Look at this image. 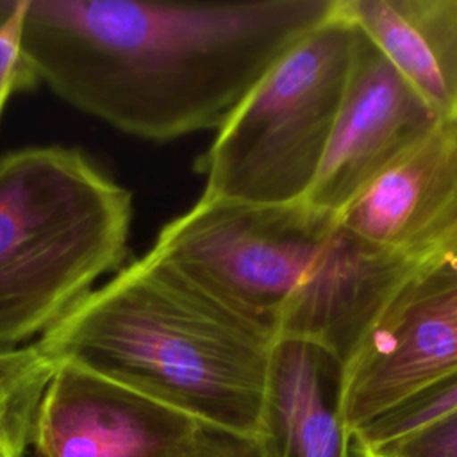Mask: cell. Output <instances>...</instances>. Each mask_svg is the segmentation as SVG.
I'll return each mask as SVG.
<instances>
[{
    "mask_svg": "<svg viewBox=\"0 0 457 457\" xmlns=\"http://www.w3.org/2000/svg\"><path fill=\"white\" fill-rule=\"evenodd\" d=\"M337 0H27L23 61L59 98L152 141L220 129Z\"/></svg>",
    "mask_w": 457,
    "mask_h": 457,
    "instance_id": "cell-1",
    "label": "cell"
},
{
    "mask_svg": "<svg viewBox=\"0 0 457 457\" xmlns=\"http://www.w3.org/2000/svg\"><path fill=\"white\" fill-rule=\"evenodd\" d=\"M150 252L278 343L314 345L339 368L418 268L305 200L202 195L161 228Z\"/></svg>",
    "mask_w": 457,
    "mask_h": 457,
    "instance_id": "cell-2",
    "label": "cell"
},
{
    "mask_svg": "<svg viewBox=\"0 0 457 457\" xmlns=\"http://www.w3.org/2000/svg\"><path fill=\"white\" fill-rule=\"evenodd\" d=\"M221 430L261 436L278 341L146 252L91 289L36 341Z\"/></svg>",
    "mask_w": 457,
    "mask_h": 457,
    "instance_id": "cell-3",
    "label": "cell"
},
{
    "mask_svg": "<svg viewBox=\"0 0 457 457\" xmlns=\"http://www.w3.org/2000/svg\"><path fill=\"white\" fill-rule=\"evenodd\" d=\"M132 196L80 150L0 159V350L45 334L127 257Z\"/></svg>",
    "mask_w": 457,
    "mask_h": 457,
    "instance_id": "cell-4",
    "label": "cell"
},
{
    "mask_svg": "<svg viewBox=\"0 0 457 457\" xmlns=\"http://www.w3.org/2000/svg\"><path fill=\"white\" fill-rule=\"evenodd\" d=\"M355 39L357 27L336 7L275 62L198 155L202 195L246 204L305 198L345 98Z\"/></svg>",
    "mask_w": 457,
    "mask_h": 457,
    "instance_id": "cell-5",
    "label": "cell"
},
{
    "mask_svg": "<svg viewBox=\"0 0 457 457\" xmlns=\"http://www.w3.org/2000/svg\"><path fill=\"white\" fill-rule=\"evenodd\" d=\"M200 423L73 362H59L39 403L36 457H187Z\"/></svg>",
    "mask_w": 457,
    "mask_h": 457,
    "instance_id": "cell-6",
    "label": "cell"
},
{
    "mask_svg": "<svg viewBox=\"0 0 457 457\" xmlns=\"http://www.w3.org/2000/svg\"><path fill=\"white\" fill-rule=\"evenodd\" d=\"M439 120L357 29L345 98L318 175L303 200L337 214Z\"/></svg>",
    "mask_w": 457,
    "mask_h": 457,
    "instance_id": "cell-7",
    "label": "cell"
},
{
    "mask_svg": "<svg viewBox=\"0 0 457 457\" xmlns=\"http://www.w3.org/2000/svg\"><path fill=\"white\" fill-rule=\"evenodd\" d=\"M337 220L361 241L414 264L436 255L457 236V120L441 118Z\"/></svg>",
    "mask_w": 457,
    "mask_h": 457,
    "instance_id": "cell-8",
    "label": "cell"
},
{
    "mask_svg": "<svg viewBox=\"0 0 457 457\" xmlns=\"http://www.w3.org/2000/svg\"><path fill=\"white\" fill-rule=\"evenodd\" d=\"M453 375L457 307L386 314L339 368V414L353 434Z\"/></svg>",
    "mask_w": 457,
    "mask_h": 457,
    "instance_id": "cell-9",
    "label": "cell"
},
{
    "mask_svg": "<svg viewBox=\"0 0 457 457\" xmlns=\"http://www.w3.org/2000/svg\"><path fill=\"white\" fill-rule=\"evenodd\" d=\"M337 9L439 118L457 120V0H339Z\"/></svg>",
    "mask_w": 457,
    "mask_h": 457,
    "instance_id": "cell-10",
    "label": "cell"
},
{
    "mask_svg": "<svg viewBox=\"0 0 457 457\" xmlns=\"http://www.w3.org/2000/svg\"><path fill=\"white\" fill-rule=\"evenodd\" d=\"M339 366L303 341L275 348L262 434L277 457H359L337 407Z\"/></svg>",
    "mask_w": 457,
    "mask_h": 457,
    "instance_id": "cell-11",
    "label": "cell"
},
{
    "mask_svg": "<svg viewBox=\"0 0 457 457\" xmlns=\"http://www.w3.org/2000/svg\"><path fill=\"white\" fill-rule=\"evenodd\" d=\"M55 370L57 362L37 343L0 350V457H25Z\"/></svg>",
    "mask_w": 457,
    "mask_h": 457,
    "instance_id": "cell-12",
    "label": "cell"
},
{
    "mask_svg": "<svg viewBox=\"0 0 457 457\" xmlns=\"http://www.w3.org/2000/svg\"><path fill=\"white\" fill-rule=\"evenodd\" d=\"M453 412H457V375L357 428L352 434L353 443L357 452H373Z\"/></svg>",
    "mask_w": 457,
    "mask_h": 457,
    "instance_id": "cell-13",
    "label": "cell"
},
{
    "mask_svg": "<svg viewBox=\"0 0 457 457\" xmlns=\"http://www.w3.org/2000/svg\"><path fill=\"white\" fill-rule=\"evenodd\" d=\"M445 305L457 307V236L436 255L418 264L382 316L418 307Z\"/></svg>",
    "mask_w": 457,
    "mask_h": 457,
    "instance_id": "cell-14",
    "label": "cell"
},
{
    "mask_svg": "<svg viewBox=\"0 0 457 457\" xmlns=\"http://www.w3.org/2000/svg\"><path fill=\"white\" fill-rule=\"evenodd\" d=\"M359 453L370 457H457V412L373 452Z\"/></svg>",
    "mask_w": 457,
    "mask_h": 457,
    "instance_id": "cell-15",
    "label": "cell"
},
{
    "mask_svg": "<svg viewBox=\"0 0 457 457\" xmlns=\"http://www.w3.org/2000/svg\"><path fill=\"white\" fill-rule=\"evenodd\" d=\"M27 0H21L11 18L0 25V114L7 98L21 89L32 87L36 79L29 71L21 54V32Z\"/></svg>",
    "mask_w": 457,
    "mask_h": 457,
    "instance_id": "cell-16",
    "label": "cell"
},
{
    "mask_svg": "<svg viewBox=\"0 0 457 457\" xmlns=\"http://www.w3.org/2000/svg\"><path fill=\"white\" fill-rule=\"evenodd\" d=\"M187 457H277L264 436H245L200 425Z\"/></svg>",
    "mask_w": 457,
    "mask_h": 457,
    "instance_id": "cell-17",
    "label": "cell"
},
{
    "mask_svg": "<svg viewBox=\"0 0 457 457\" xmlns=\"http://www.w3.org/2000/svg\"><path fill=\"white\" fill-rule=\"evenodd\" d=\"M21 0H0V25H4L11 14L18 9Z\"/></svg>",
    "mask_w": 457,
    "mask_h": 457,
    "instance_id": "cell-18",
    "label": "cell"
},
{
    "mask_svg": "<svg viewBox=\"0 0 457 457\" xmlns=\"http://www.w3.org/2000/svg\"><path fill=\"white\" fill-rule=\"evenodd\" d=\"M359 457H370V455H364V453H359Z\"/></svg>",
    "mask_w": 457,
    "mask_h": 457,
    "instance_id": "cell-19",
    "label": "cell"
}]
</instances>
